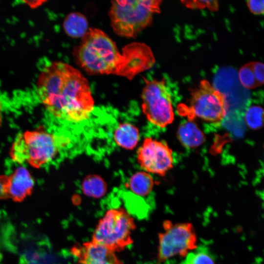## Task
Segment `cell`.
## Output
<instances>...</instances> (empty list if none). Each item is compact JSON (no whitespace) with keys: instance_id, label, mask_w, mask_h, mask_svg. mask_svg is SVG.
<instances>
[{"instance_id":"cell-1","label":"cell","mask_w":264,"mask_h":264,"mask_svg":"<svg viewBox=\"0 0 264 264\" xmlns=\"http://www.w3.org/2000/svg\"><path fill=\"white\" fill-rule=\"evenodd\" d=\"M36 91L46 110L64 122L85 121L94 109L88 80L79 70L64 62H53L41 71Z\"/></svg>"},{"instance_id":"cell-22","label":"cell","mask_w":264,"mask_h":264,"mask_svg":"<svg viewBox=\"0 0 264 264\" xmlns=\"http://www.w3.org/2000/svg\"><path fill=\"white\" fill-rule=\"evenodd\" d=\"M247 4L251 12L254 14L264 13V0H248Z\"/></svg>"},{"instance_id":"cell-8","label":"cell","mask_w":264,"mask_h":264,"mask_svg":"<svg viewBox=\"0 0 264 264\" xmlns=\"http://www.w3.org/2000/svg\"><path fill=\"white\" fill-rule=\"evenodd\" d=\"M141 98L142 111L150 123L165 128L173 122L171 95L164 79L146 81Z\"/></svg>"},{"instance_id":"cell-24","label":"cell","mask_w":264,"mask_h":264,"mask_svg":"<svg viewBox=\"0 0 264 264\" xmlns=\"http://www.w3.org/2000/svg\"><path fill=\"white\" fill-rule=\"evenodd\" d=\"M46 0H25L24 2L31 8H36L41 6Z\"/></svg>"},{"instance_id":"cell-14","label":"cell","mask_w":264,"mask_h":264,"mask_svg":"<svg viewBox=\"0 0 264 264\" xmlns=\"http://www.w3.org/2000/svg\"><path fill=\"white\" fill-rule=\"evenodd\" d=\"M63 25L66 33L73 38H82L89 28L86 17L77 12L68 14L66 17Z\"/></svg>"},{"instance_id":"cell-21","label":"cell","mask_w":264,"mask_h":264,"mask_svg":"<svg viewBox=\"0 0 264 264\" xmlns=\"http://www.w3.org/2000/svg\"><path fill=\"white\" fill-rule=\"evenodd\" d=\"M252 67L258 85L264 84V64L261 62L252 63Z\"/></svg>"},{"instance_id":"cell-3","label":"cell","mask_w":264,"mask_h":264,"mask_svg":"<svg viewBox=\"0 0 264 264\" xmlns=\"http://www.w3.org/2000/svg\"><path fill=\"white\" fill-rule=\"evenodd\" d=\"M68 142L65 137L48 132L43 128L28 130L16 136L9 154L15 162L27 163L39 168L54 158Z\"/></svg>"},{"instance_id":"cell-18","label":"cell","mask_w":264,"mask_h":264,"mask_svg":"<svg viewBox=\"0 0 264 264\" xmlns=\"http://www.w3.org/2000/svg\"><path fill=\"white\" fill-rule=\"evenodd\" d=\"M247 125L252 129H258L264 124V110L258 106L249 108L245 113Z\"/></svg>"},{"instance_id":"cell-5","label":"cell","mask_w":264,"mask_h":264,"mask_svg":"<svg viewBox=\"0 0 264 264\" xmlns=\"http://www.w3.org/2000/svg\"><path fill=\"white\" fill-rule=\"evenodd\" d=\"M135 228L128 212L121 207L110 209L98 221L91 241L115 253L120 252L133 243L132 234Z\"/></svg>"},{"instance_id":"cell-9","label":"cell","mask_w":264,"mask_h":264,"mask_svg":"<svg viewBox=\"0 0 264 264\" xmlns=\"http://www.w3.org/2000/svg\"><path fill=\"white\" fill-rule=\"evenodd\" d=\"M137 160L146 172L164 176L173 167L171 149L165 141L146 138L137 152Z\"/></svg>"},{"instance_id":"cell-4","label":"cell","mask_w":264,"mask_h":264,"mask_svg":"<svg viewBox=\"0 0 264 264\" xmlns=\"http://www.w3.org/2000/svg\"><path fill=\"white\" fill-rule=\"evenodd\" d=\"M160 0H112L109 10L110 25L117 35L135 38L160 13Z\"/></svg>"},{"instance_id":"cell-6","label":"cell","mask_w":264,"mask_h":264,"mask_svg":"<svg viewBox=\"0 0 264 264\" xmlns=\"http://www.w3.org/2000/svg\"><path fill=\"white\" fill-rule=\"evenodd\" d=\"M163 230L158 235L157 264H163L176 257L185 258L197 247V236L191 222L174 223L165 220Z\"/></svg>"},{"instance_id":"cell-15","label":"cell","mask_w":264,"mask_h":264,"mask_svg":"<svg viewBox=\"0 0 264 264\" xmlns=\"http://www.w3.org/2000/svg\"><path fill=\"white\" fill-rule=\"evenodd\" d=\"M154 184L153 178L150 174L145 172H138L130 178L128 187L135 195L145 197L151 192Z\"/></svg>"},{"instance_id":"cell-12","label":"cell","mask_w":264,"mask_h":264,"mask_svg":"<svg viewBox=\"0 0 264 264\" xmlns=\"http://www.w3.org/2000/svg\"><path fill=\"white\" fill-rule=\"evenodd\" d=\"M177 136L180 142L188 148L198 147L205 140L204 134L192 121L181 124L178 129Z\"/></svg>"},{"instance_id":"cell-11","label":"cell","mask_w":264,"mask_h":264,"mask_svg":"<svg viewBox=\"0 0 264 264\" xmlns=\"http://www.w3.org/2000/svg\"><path fill=\"white\" fill-rule=\"evenodd\" d=\"M34 180L29 171L23 166L17 167L8 176L6 184L7 198L21 202L32 194Z\"/></svg>"},{"instance_id":"cell-7","label":"cell","mask_w":264,"mask_h":264,"mask_svg":"<svg viewBox=\"0 0 264 264\" xmlns=\"http://www.w3.org/2000/svg\"><path fill=\"white\" fill-rule=\"evenodd\" d=\"M189 117H198L207 122L218 123L226 114L225 95L216 89L206 80L200 82L193 90L189 106H180Z\"/></svg>"},{"instance_id":"cell-19","label":"cell","mask_w":264,"mask_h":264,"mask_svg":"<svg viewBox=\"0 0 264 264\" xmlns=\"http://www.w3.org/2000/svg\"><path fill=\"white\" fill-rule=\"evenodd\" d=\"M239 78L242 85L248 88L258 86L252 69V63L242 66L239 71Z\"/></svg>"},{"instance_id":"cell-17","label":"cell","mask_w":264,"mask_h":264,"mask_svg":"<svg viewBox=\"0 0 264 264\" xmlns=\"http://www.w3.org/2000/svg\"><path fill=\"white\" fill-rule=\"evenodd\" d=\"M83 192L90 197L99 198L104 196L107 191V186L102 178L97 176H87L82 184Z\"/></svg>"},{"instance_id":"cell-10","label":"cell","mask_w":264,"mask_h":264,"mask_svg":"<svg viewBox=\"0 0 264 264\" xmlns=\"http://www.w3.org/2000/svg\"><path fill=\"white\" fill-rule=\"evenodd\" d=\"M70 252L78 264H123L115 252L91 240L74 245Z\"/></svg>"},{"instance_id":"cell-16","label":"cell","mask_w":264,"mask_h":264,"mask_svg":"<svg viewBox=\"0 0 264 264\" xmlns=\"http://www.w3.org/2000/svg\"><path fill=\"white\" fill-rule=\"evenodd\" d=\"M181 264H216V262L209 248L202 245L189 252Z\"/></svg>"},{"instance_id":"cell-13","label":"cell","mask_w":264,"mask_h":264,"mask_svg":"<svg viewBox=\"0 0 264 264\" xmlns=\"http://www.w3.org/2000/svg\"><path fill=\"white\" fill-rule=\"evenodd\" d=\"M139 139V132L134 125L124 123L120 124L114 132L116 143L122 148L132 150L134 148Z\"/></svg>"},{"instance_id":"cell-25","label":"cell","mask_w":264,"mask_h":264,"mask_svg":"<svg viewBox=\"0 0 264 264\" xmlns=\"http://www.w3.org/2000/svg\"><path fill=\"white\" fill-rule=\"evenodd\" d=\"M1 111H2V104L0 100V127L1 125L2 124V115H1Z\"/></svg>"},{"instance_id":"cell-23","label":"cell","mask_w":264,"mask_h":264,"mask_svg":"<svg viewBox=\"0 0 264 264\" xmlns=\"http://www.w3.org/2000/svg\"><path fill=\"white\" fill-rule=\"evenodd\" d=\"M8 176L0 175V199L7 198L6 195V184Z\"/></svg>"},{"instance_id":"cell-20","label":"cell","mask_w":264,"mask_h":264,"mask_svg":"<svg viewBox=\"0 0 264 264\" xmlns=\"http://www.w3.org/2000/svg\"><path fill=\"white\" fill-rule=\"evenodd\" d=\"M181 2L187 7L191 9L207 8L211 11H216L219 7L217 0H182Z\"/></svg>"},{"instance_id":"cell-2","label":"cell","mask_w":264,"mask_h":264,"mask_svg":"<svg viewBox=\"0 0 264 264\" xmlns=\"http://www.w3.org/2000/svg\"><path fill=\"white\" fill-rule=\"evenodd\" d=\"M73 54L78 65L90 74H112L132 80L151 68L155 60L144 43L127 44L121 52L115 43L102 30L89 28Z\"/></svg>"}]
</instances>
